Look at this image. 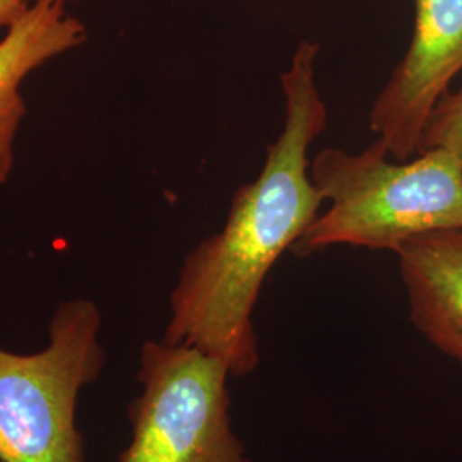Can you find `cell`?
Returning a JSON list of instances; mask_svg holds the SVG:
<instances>
[{
	"label": "cell",
	"mask_w": 462,
	"mask_h": 462,
	"mask_svg": "<svg viewBox=\"0 0 462 462\" xmlns=\"http://www.w3.org/2000/svg\"><path fill=\"white\" fill-rule=\"evenodd\" d=\"M36 0H0V32L7 30ZM72 2V0H60Z\"/></svg>",
	"instance_id": "cell-9"
},
{
	"label": "cell",
	"mask_w": 462,
	"mask_h": 462,
	"mask_svg": "<svg viewBox=\"0 0 462 462\" xmlns=\"http://www.w3.org/2000/svg\"><path fill=\"white\" fill-rule=\"evenodd\" d=\"M310 179L329 208L291 248L298 257L339 245L396 252L427 233L462 230V154L452 149L396 163L377 139L358 152L326 148L310 160Z\"/></svg>",
	"instance_id": "cell-2"
},
{
	"label": "cell",
	"mask_w": 462,
	"mask_h": 462,
	"mask_svg": "<svg viewBox=\"0 0 462 462\" xmlns=\"http://www.w3.org/2000/svg\"><path fill=\"white\" fill-rule=\"evenodd\" d=\"M230 370L198 347L146 341L118 462H254L233 429Z\"/></svg>",
	"instance_id": "cell-4"
},
{
	"label": "cell",
	"mask_w": 462,
	"mask_h": 462,
	"mask_svg": "<svg viewBox=\"0 0 462 462\" xmlns=\"http://www.w3.org/2000/svg\"><path fill=\"white\" fill-rule=\"evenodd\" d=\"M462 72V0H414L408 51L370 110V129L394 160L420 152L430 116Z\"/></svg>",
	"instance_id": "cell-5"
},
{
	"label": "cell",
	"mask_w": 462,
	"mask_h": 462,
	"mask_svg": "<svg viewBox=\"0 0 462 462\" xmlns=\"http://www.w3.org/2000/svg\"><path fill=\"white\" fill-rule=\"evenodd\" d=\"M66 2L36 0L0 38V183L14 165V143L26 105L21 84L51 59L81 47L88 32Z\"/></svg>",
	"instance_id": "cell-7"
},
{
	"label": "cell",
	"mask_w": 462,
	"mask_h": 462,
	"mask_svg": "<svg viewBox=\"0 0 462 462\" xmlns=\"http://www.w3.org/2000/svg\"><path fill=\"white\" fill-rule=\"evenodd\" d=\"M99 330L97 303L74 298L53 312L45 349L0 347V462H86L76 411L105 366Z\"/></svg>",
	"instance_id": "cell-3"
},
{
	"label": "cell",
	"mask_w": 462,
	"mask_h": 462,
	"mask_svg": "<svg viewBox=\"0 0 462 462\" xmlns=\"http://www.w3.org/2000/svg\"><path fill=\"white\" fill-rule=\"evenodd\" d=\"M447 148L462 154V89L439 103L425 127L421 148Z\"/></svg>",
	"instance_id": "cell-8"
},
{
	"label": "cell",
	"mask_w": 462,
	"mask_h": 462,
	"mask_svg": "<svg viewBox=\"0 0 462 462\" xmlns=\"http://www.w3.org/2000/svg\"><path fill=\"white\" fill-rule=\"evenodd\" d=\"M394 254L414 328L462 366V230L416 236Z\"/></svg>",
	"instance_id": "cell-6"
},
{
	"label": "cell",
	"mask_w": 462,
	"mask_h": 462,
	"mask_svg": "<svg viewBox=\"0 0 462 462\" xmlns=\"http://www.w3.org/2000/svg\"><path fill=\"white\" fill-rule=\"evenodd\" d=\"M319 43L303 40L281 74L284 122L255 180L231 198L223 228L185 257L170 295L163 339L194 346L245 377L261 362L254 310L265 278L320 213L310 146L328 127L317 83Z\"/></svg>",
	"instance_id": "cell-1"
}]
</instances>
